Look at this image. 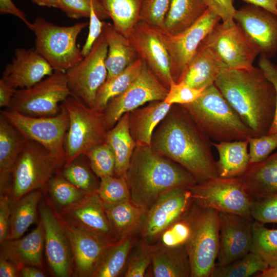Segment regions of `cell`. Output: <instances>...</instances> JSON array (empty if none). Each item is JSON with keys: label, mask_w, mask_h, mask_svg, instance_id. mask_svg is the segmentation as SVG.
Wrapping results in <instances>:
<instances>
[{"label": "cell", "mask_w": 277, "mask_h": 277, "mask_svg": "<svg viewBox=\"0 0 277 277\" xmlns=\"http://www.w3.org/2000/svg\"><path fill=\"white\" fill-rule=\"evenodd\" d=\"M65 163L64 160L56 156L41 144L28 140L13 168L10 190L11 202L47 185Z\"/></svg>", "instance_id": "obj_8"}, {"label": "cell", "mask_w": 277, "mask_h": 277, "mask_svg": "<svg viewBox=\"0 0 277 277\" xmlns=\"http://www.w3.org/2000/svg\"><path fill=\"white\" fill-rule=\"evenodd\" d=\"M106 141L111 146L115 154L114 175L125 176L136 146L129 130L128 113L124 114L114 127L107 131Z\"/></svg>", "instance_id": "obj_34"}, {"label": "cell", "mask_w": 277, "mask_h": 277, "mask_svg": "<svg viewBox=\"0 0 277 277\" xmlns=\"http://www.w3.org/2000/svg\"><path fill=\"white\" fill-rule=\"evenodd\" d=\"M0 13L11 14L19 18L31 30L32 23L29 22L25 14L17 8L11 0H0Z\"/></svg>", "instance_id": "obj_56"}, {"label": "cell", "mask_w": 277, "mask_h": 277, "mask_svg": "<svg viewBox=\"0 0 277 277\" xmlns=\"http://www.w3.org/2000/svg\"><path fill=\"white\" fill-rule=\"evenodd\" d=\"M143 65V61L138 58L118 74L107 79L96 93L93 108L103 112L111 99L131 85L140 73Z\"/></svg>", "instance_id": "obj_37"}, {"label": "cell", "mask_w": 277, "mask_h": 277, "mask_svg": "<svg viewBox=\"0 0 277 277\" xmlns=\"http://www.w3.org/2000/svg\"><path fill=\"white\" fill-rule=\"evenodd\" d=\"M170 2V0H144L140 21L161 29Z\"/></svg>", "instance_id": "obj_48"}, {"label": "cell", "mask_w": 277, "mask_h": 277, "mask_svg": "<svg viewBox=\"0 0 277 277\" xmlns=\"http://www.w3.org/2000/svg\"><path fill=\"white\" fill-rule=\"evenodd\" d=\"M28 141L2 115H0L1 193L9 192L14 164Z\"/></svg>", "instance_id": "obj_25"}, {"label": "cell", "mask_w": 277, "mask_h": 277, "mask_svg": "<svg viewBox=\"0 0 277 277\" xmlns=\"http://www.w3.org/2000/svg\"><path fill=\"white\" fill-rule=\"evenodd\" d=\"M275 2V4H276V5L277 6V0H274Z\"/></svg>", "instance_id": "obj_63"}, {"label": "cell", "mask_w": 277, "mask_h": 277, "mask_svg": "<svg viewBox=\"0 0 277 277\" xmlns=\"http://www.w3.org/2000/svg\"><path fill=\"white\" fill-rule=\"evenodd\" d=\"M234 21L261 54L270 58L277 52V16L254 5L236 10Z\"/></svg>", "instance_id": "obj_18"}, {"label": "cell", "mask_w": 277, "mask_h": 277, "mask_svg": "<svg viewBox=\"0 0 277 277\" xmlns=\"http://www.w3.org/2000/svg\"><path fill=\"white\" fill-rule=\"evenodd\" d=\"M17 89L7 83L4 80H0V107L8 108L12 99Z\"/></svg>", "instance_id": "obj_57"}, {"label": "cell", "mask_w": 277, "mask_h": 277, "mask_svg": "<svg viewBox=\"0 0 277 277\" xmlns=\"http://www.w3.org/2000/svg\"><path fill=\"white\" fill-rule=\"evenodd\" d=\"M259 67L263 71L266 77L272 84L276 93L275 111L271 127L268 134H277V65L269 58L261 54L258 62Z\"/></svg>", "instance_id": "obj_52"}, {"label": "cell", "mask_w": 277, "mask_h": 277, "mask_svg": "<svg viewBox=\"0 0 277 277\" xmlns=\"http://www.w3.org/2000/svg\"><path fill=\"white\" fill-rule=\"evenodd\" d=\"M125 177L131 200L146 210L167 191L190 188L198 183L178 163L141 145L135 148Z\"/></svg>", "instance_id": "obj_3"}, {"label": "cell", "mask_w": 277, "mask_h": 277, "mask_svg": "<svg viewBox=\"0 0 277 277\" xmlns=\"http://www.w3.org/2000/svg\"><path fill=\"white\" fill-rule=\"evenodd\" d=\"M41 196V192L36 190L11 202L8 239L22 237L29 227L36 221L37 207Z\"/></svg>", "instance_id": "obj_35"}, {"label": "cell", "mask_w": 277, "mask_h": 277, "mask_svg": "<svg viewBox=\"0 0 277 277\" xmlns=\"http://www.w3.org/2000/svg\"><path fill=\"white\" fill-rule=\"evenodd\" d=\"M268 267L258 255L250 252L226 265L215 266L210 277H248L263 271Z\"/></svg>", "instance_id": "obj_40"}, {"label": "cell", "mask_w": 277, "mask_h": 277, "mask_svg": "<svg viewBox=\"0 0 277 277\" xmlns=\"http://www.w3.org/2000/svg\"><path fill=\"white\" fill-rule=\"evenodd\" d=\"M108 45L103 33L89 53L65 73L71 95L93 107L96 93L106 81Z\"/></svg>", "instance_id": "obj_12"}, {"label": "cell", "mask_w": 277, "mask_h": 277, "mask_svg": "<svg viewBox=\"0 0 277 277\" xmlns=\"http://www.w3.org/2000/svg\"><path fill=\"white\" fill-rule=\"evenodd\" d=\"M256 277H277V266H268L263 271L255 275Z\"/></svg>", "instance_id": "obj_61"}, {"label": "cell", "mask_w": 277, "mask_h": 277, "mask_svg": "<svg viewBox=\"0 0 277 277\" xmlns=\"http://www.w3.org/2000/svg\"><path fill=\"white\" fill-rule=\"evenodd\" d=\"M225 68H227L225 64L202 43L179 82L193 88L204 89L214 84L219 74Z\"/></svg>", "instance_id": "obj_29"}, {"label": "cell", "mask_w": 277, "mask_h": 277, "mask_svg": "<svg viewBox=\"0 0 277 277\" xmlns=\"http://www.w3.org/2000/svg\"><path fill=\"white\" fill-rule=\"evenodd\" d=\"M250 212L254 221L277 224V192L251 200Z\"/></svg>", "instance_id": "obj_46"}, {"label": "cell", "mask_w": 277, "mask_h": 277, "mask_svg": "<svg viewBox=\"0 0 277 277\" xmlns=\"http://www.w3.org/2000/svg\"><path fill=\"white\" fill-rule=\"evenodd\" d=\"M208 8L204 0H170L160 30L168 35L180 33L194 24Z\"/></svg>", "instance_id": "obj_32"}, {"label": "cell", "mask_w": 277, "mask_h": 277, "mask_svg": "<svg viewBox=\"0 0 277 277\" xmlns=\"http://www.w3.org/2000/svg\"><path fill=\"white\" fill-rule=\"evenodd\" d=\"M212 142L184 108L172 105L155 129L150 148L183 166L200 183L218 176Z\"/></svg>", "instance_id": "obj_1"}, {"label": "cell", "mask_w": 277, "mask_h": 277, "mask_svg": "<svg viewBox=\"0 0 277 277\" xmlns=\"http://www.w3.org/2000/svg\"><path fill=\"white\" fill-rule=\"evenodd\" d=\"M189 188L171 189L161 195L148 209L142 225V234L153 240L187 214L193 203Z\"/></svg>", "instance_id": "obj_16"}, {"label": "cell", "mask_w": 277, "mask_h": 277, "mask_svg": "<svg viewBox=\"0 0 277 277\" xmlns=\"http://www.w3.org/2000/svg\"><path fill=\"white\" fill-rule=\"evenodd\" d=\"M104 207L116 241L132 235L142 225L147 211L131 200Z\"/></svg>", "instance_id": "obj_33"}, {"label": "cell", "mask_w": 277, "mask_h": 277, "mask_svg": "<svg viewBox=\"0 0 277 277\" xmlns=\"http://www.w3.org/2000/svg\"><path fill=\"white\" fill-rule=\"evenodd\" d=\"M209 8L214 12L222 22L230 25L235 22L234 16L236 11L233 0H204Z\"/></svg>", "instance_id": "obj_53"}, {"label": "cell", "mask_w": 277, "mask_h": 277, "mask_svg": "<svg viewBox=\"0 0 277 277\" xmlns=\"http://www.w3.org/2000/svg\"><path fill=\"white\" fill-rule=\"evenodd\" d=\"M47 184L51 197L61 211L75 205L89 194L77 188L62 174L53 175Z\"/></svg>", "instance_id": "obj_41"}, {"label": "cell", "mask_w": 277, "mask_h": 277, "mask_svg": "<svg viewBox=\"0 0 277 277\" xmlns=\"http://www.w3.org/2000/svg\"><path fill=\"white\" fill-rule=\"evenodd\" d=\"M151 263L150 246L145 245L134 256L128 264L126 277H143Z\"/></svg>", "instance_id": "obj_51"}, {"label": "cell", "mask_w": 277, "mask_h": 277, "mask_svg": "<svg viewBox=\"0 0 277 277\" xmlns=\"http://www.w3.org/2000/svg\"><path fill=\"white\" fill-rule=\"evenodd\" d=\"M19 275L17 266L8 260L0 258V276L16 277Z\"/></svg>", "instance_id": "obj_58"}, {"label": "cell", "mask_w": 277, "mask_h": 277, "mask_svg": "<svg viewBox=\"0 0 277 277\" xmlns=\"http://www.w3.org/2000/svg\"><path fill=\"white\" fill-rule=\"evenodd\" d=\"M60 219L69 241L73 271L78 276L92 277L102 255L111 244L94 233Z\"/></svg>", "instance_id": "obj_21"}, {"label": "cell", "mask_w": 277, "mask_h": 277, "mask_svg": "<svg viewBox=\"0 0 277 277\" xmlns=\"http://www.w3.org/2000/svg\"><path fill=\"white\" fill-rule=\"evenodd\" d=\"M70 95L65 72L56 71L31 87L17 89L8 109L30 116H52Z\"/></svg>", "instance_id": "obj_9"}, {"label": "cell", "mask_w": 277, "mask_h": 277, "mask_svg": "<svg viewBox=\"0 0 277 277\" xmlns=\"http://www.w3.org/2000/svg\"><path fill=\"white\" fill-rule=\"evenodd\" d=\"M190 233L185 244L191 277H210L219 248V212L193 202L185 216Z\"/></svg>", "instance_id": "obj_5"}, {"label": "cell", "mask_w": 277, "mask_h": 277, "mask_svg": "<svg viewBox=\"0 0 277 277\" xmlns=\"http://www.w3.org/2000/svg\"><path fill=\"white\" fill-rule=\"evenodd\" d=\"M248 4L262 8L277 16V6L274 0H243Z\"/></svg>", "instance_id": "obj_59"}, {"label": "cell", "mask_w": 277, "mask_h": 277, "mask_svg": "<svg viewBox=\"0 0 277 277\" xmlns=\"http://www.w3.org/2000/svg\"><path fill=\"white\" fill-rule=\"evenodd\" d=\"M35 49L17 48L11 63L6 66L2 78L16 89L28 88L54 72Z\"/></svg>", "instance_id": "obj_23"}, {"label": "cell", "mask_w": 277, "mask_h": 277, "mask_svg": "<svg viewBox=\"0 0 277 277\" xmlns=\"http://www.w3.org/2000/svg\"><path fill=\"white\" fill-rule=\"evenodd\" d=\"M181 106L214 142L247 140L253 136L214 84L206 87L193 102Z\"/></svg>", "instance_id": "obj_4"}, {"label": "cell", "mask_w": 277, "mask_h": 277, "mask_svg": "<svg viewBox=\"0 0 277 277\" xmlns=\"http://www.w3.org/2000/svg\"><path fill=\"white\" fill-rule=\"evenodd\" d=\"M77 159L69 165L64 166L62 175L83 191L88 194L95 192L100 184V182L96 180V175L91 168H89L87 165Z\"/></svg>", "instance_id": "obj_43"}, {"label": "cell", "mask_w": 277, "mask_h": 277, "mask_svg": "<svg viewBox=\"0 0 277 277\" xmlns=\"http://www.w3.org/2000/svg\"><path fill=\"white\" fill-rule=\"evenodd\" d=\"M96 192L105 206L131 200L130 189L125 176L112 175L101 178Z\"/></svg>", "instance_id": "obj_42"}, {"label": "cell", "mask_w": 277, "mask_h": 277, "mask_svg": "<svg viewBox=\"0 0 277 277\" xmlns=\"http://www.w3.org/2000/svg\"><path fill=\"white\" fill-rule=\"evenodd\" d=\"M190 233V225L185 216L173 223L161 233L160 236L162 244L169 247L184 245L189 238Z\"/></svg>", "instance_id": "obj_50"}, {"label": "cell", "mask_w": 277, "mask_h": 277, "mask_svg": "<svg viewBox=\"0 0 277 277\" xmlns=\"http://www.w3.org/2000/svg\"><path fill=\"white\" fill-rule=\"evenodd\" d=\"M62 104L69 116V127L64 141L65 163L70 164L93 147L106 142L103 113L70 95Z\"/></svg>", "instance_id": "obj_7"}, {"label": "cell", "mask_w": 277, "mask_h": 277, "mask_svg": "<svg viewBox=\"0 0 277 277\" xmlns=\"http://www.w3.org/2000/svg\"><path fill=\"white\" fill-rule=\"evenodd\" d=\"M1 244V256L15 264L19 269L25 266L41 267L45 249L44 230L41 221L26 236L8 239Z\"/></svg>", "instance_id": "obj_24"}, {"label": "cell", "mask_w": 277, "mask_h": 277, "mask_svg": "<svg viewBox=\"0 0 277 277\" xmlns=\"http://www.w3.org/2000/svg\"><path fill=\"white\" fill-rule=\"evenodd\" d=\"M128 38L138 57L169 89L174 81L169 54L160 29L140 21Z\"/></svg>", "instance_id": "obj_17"}, {"label": "cell", "mask_w": 277, "mask_h": 277, "mask_svg": "<svg viewBox=\"0 0 277 277\" xmlns=\"http://www.w3.org/2000/svg\"><path fill=\"white\" fill-rule=\"evenodd\" d=\"M133 245L132 235L108 247L102 255L92 277H115L123 269Z\"/></svg>", "instance_id": "obj_38"}, {"label": "cell", "mask_w": 277, "mask_h": 277, "mask_svg": "<svg viewBox=\"0 0 277 277\" xmlns=\"http://www.w3.org/2000/svg\"><path fill=\"white\" fill-rule=\"evenodd\" d=\"M251 200L277 192V149L239 177Z\"/></svg>", "instance_id": "obj_27"}, {"label": "cell", "mask_w": 277, "mask_h": 277, "mask_svg": "<svg viewBox=\"0 0 277 277\" xmlns=\"http://www.w3.org/2000/svg\"><path fill=\"white\" fill-rule=\"evenodd\" d=\"M57 1L58 8L71 18H89L93 8H94L96 14L101 19L109 18L98 0Z\"/></svg>", "instance_id": "obj_45"}, {"label": "cell", "mask_w": 277, "mask_h": 277, "mask_svg": "<svg viewBox=\"0 0 277 277\" xmlns=\"http://www.w3.org/2000/svg\"><path fill=\"white\" fill-rule=\"evenodd\" d=\"M202 43L230 69L251 68L260 54L235 22L230 25L217 23Z\"/></svg>", "instance_id": "obj_14"}, {"label": "cell", "mask_w": 277, "mask_h": 277, "mask_svg": "<svg viewBox=\"0 0 277 277\" xmlns=\"http://www.w3.org/2000/svg\"><path fill=\"white\" fill-rule=\"evenodd\" d=\"M221 20L214 12L208 8L200 19L186 30L175 35L162 32L169 54L171 73L174 82L180 81L201 43Z\"/></svg>", "instance_id": "obj_15"}, {"label": "cell", "mask_w": 277, "mask_h": 277, "mask_svg": "<svg viewBox=\"0 0 277 277\" xmlns=\"http://www.w3.org/2000/svg\"><path fill=\"white\" fill-rule=\"evenodd\" d=\"M32 2L39 6L58 8L57 0H31Z\"/></svg>", "instance_id": "obj_62"}, {"label": "cell", "mask_w": 277, "mask_h": 277, "mask_svg": "<svg viewBox=\"0 0 277 277\" xmlns=\"http://www.w3.org/2000/svg\"><path fill=\"white\" fill-rule=\"evenodd\" d=\"M88 25V22H82L61 26L37 17L32 23V31L35 36L34 49L54 71L66 72L84 58L76 41Z\"/></svg>", "instance_id": "obj_6"}, {"label": "cell", "mask_w": 277, "mask_h": 277, "mask_svg": "<svg viewBox=\"0 0 277 277\" xmlns=\"http://www.w3.org/2000/svg\"><path fill=\"white\" fill-rule=\"evenodd\" d=\"M103 33L108 45L106 66L107 79H109L121 72L139 57L129 38L119 32L112 23L105 22Z\"/></svg>", "instance_id": "obj_30"}, {"label": "cell", "mask_w": 277, "mask_h": 277, "mask_svg": "<svg viewBox=\"0 0 277 277\" xmlns=\"http://www.w3.org/2000/svg\"><path fill=\"white\" fill-rule=\"evenodd\" d=\"M250 252L258 255L268 266H277V229H269L253 221Z\"/></svg>", "instance_id": "obj_39"}, {"label": "cell", "mask_w": 277, "mask_h": 277, "mask_svg": "<svg viewBox=\"0 0 277 277\" xmlns=\"http://www.w3.org/2000/svg\"><path fill=\"white\" fill-rule=\"evenodd\" d=\"M204 89H197L190 87L182 82H173L164 101L171 105L190 104L201 95Z\"/></svg>", "instance_id": "obj_49"}, {"label": "cell", "mask_w": 277, "mask_h": 277, "mask_svg": "<svg viewBox=\"0 0 277 277\" xmlns=\"http://www.w3.org/2000/svg\"><path fill=\"white\" fill-rule=\"evenodd\" d=\"M168 89L165 87L143 62L135 79L123 93L111 99L103 112L107 131L111 129L125 113L146 103L164 101Z\"/></svg>", "instance_id": "obj_13"}, {"label": "cell", "mask_w": 277, "mask_h": 277, "mask_svg": "<svg viewBox=\"0 0 277 277\" xmlns=\"http://www.w3.org/2000/svg\"><path fill=\"white\" fill-rule=\"evenodd\" d=\"M172 106L164 101H154L128 112L129 130L136 145L150 146L155 129Z\"/></svg>", "instance_id": "obj_26"}, {"label": "cell", "mask_w": 277, "mask_h": 277, "mask_svg": "<svg viewBox=\"0 0 277 277\" xmlns=\"http://www.w3.org/2000/svg\"><path fill=\"white\" fill-rule=\"evenodd\" d=\"M57 215L66 222L94 233L109 244L117 242L104 204L96 192L88 194L79 203Z\"/></svg>", "instance_id": "obj_22"}, {"label": "cell", "mask_w": 277, "mask_h": 277, "mask_svg": "<svg viewBox=\"0 0 277 277\" xmlns=\"http://www.w3.org/2000/svg\"><path fill=\"white\" fill-rule=\"evenodd\" d=\"M248 145V139L212 142L219 154L216 161L218 176L239 177L245 172L249 165Z\"/></svg>", "instance_id": "obj_31"}, {"label": "cell", "mask_w": 277, "mask_h": 277, "mask_svg": "<svg viewBox=\"0 0 277 277\" xmlns=\"http://www.w3.org/2000/svg\"><path fill=\"white\" fill-rule=\"evenodd\" d=\"M114 28L128 37L140 21L144 0H98Z\"/></svg>", "instance_id": "obj_36"}, {"label": "cell", "mask_w": 277, "mask_h": 277, "mask_svg": "<svg viewBox=\"0 0 277 277\" xmlns=\"http://www.w3.org/2000/svg\"><path fill=\"white\" fill-rule=\"evenodd\" d=\"M84 155L100 179L114 175L115 157L111 146L106 141L88 150Z\"/></svg>", "instance_id": "obj_44"}, {"label": "cell", "mask_w": 277, "mask_h": 277, "mask_svg": "<svg viewBox=\"0 0 277 277\" xmlns=\"http://www.w3.org/2000/svg\"><path fill=\"white\" fill-rule=\"evenodd\" d=\"M214 84L253 136L268 133L274 117L276 93L259 67L247 69L225 68Z\"/></svg>", "instance_id": "obj_2"}, {"label": "cell", "mask_w": 277, "mask_h": 277, "mask_svg": "<svg viewBox=\"0 0 277 277\" xmlns=\"http://www.w3.org/2000/svg\"><path fill=\"white\" fill-rule=\"evenodd\" d=\"M1 114L27 139L41 144L65 161L64 141L69 121L67 111L62 103L60 112L52 116H30L8 109L2 110Z\"/></svg>", "instance_id": "obj_11"}, {"label": "cell", "mask_w": 277, "mask_h": 277, "mask_svg": "<svg viewBox=\"0 0 277 277\" xmlns=\"http://www.w3.org/2000/svg\"><path fill=\"white\" fill-rule=\"evenodd\" d=\"M249 164L260 162L277 149V134H266L248 138Z\"/></svg>", "instance_id": "obj_47"}, {"label": "cell", "mask_w": 277, "mask_h": 277, "mask_svg": "<svg viewBox=\"0 0 277 277\" xmlns=\"http://www.w3.org/2000/svg\"><path fill=\"white\" fill-rule=\"evenodd\" d=\"M219 248L215 266L226 265L251 251L252 223L243 216L219 212Z\"/></svg>", "instance_id": "obj_19"}, {"label": "cell", "mask_w": 277, "mask_h": 277, "mask_svg": "<svg viewBox=\"0 0 277 277\" xmlns=\"http://www.w3.org/2000/svg\"><path fill=\"white\" fill-rule=\"evenodd\" d=\"M9 193H1L0 243L9 239L11 212V200Z\"/></svg>", "instance_id": "obj_55"}, {"label": "cell", "mask_w": 277, "mask_h": 277, "mask_svg": "<svg viewBox=\"0 0 277 277\" xmlns=\"http://www.w3.org/2000/svg\"><path fill=\"white\" fill-rule=\"evenodd\" d=\"M189 189L197 205L254 221L250 212L251 199L239 177L217 176L197 183Z\"/></svg>", "instance_id": "obj_10"}, {"label": "cell", "mask_w": 277, "mask_h": 277, "mask_svg": "<svg viewBox=\"0 0 277 277\" xmlns=\"http://www.w3.org/2000/svg\"><path fill=\"white\" fill-rule=\"evenodd\" d=\"M104 22L97 15L93 8L89 17L88 34L81 49L84 57L89 53L94 44L102 33Z\"/></svg>", "instance_id": "obj_54"}, {"label": "cell", "mask_w": 277, "mask_h": 277, "mask_svg": "<svg viewBox=\"0 0 277 277\" xmlns=\"http://www.w3.org/2000/svg\"><path fill=\"white\" fill-rule=\"evenodd\" d=\"M152 275L155 277H189L191 267L185 244L150 246Z\"/></svg>", "instance_id": "obj_28"}, {"label": "cell", "mask_w": 277, "mask_h": 277, "mask_svg": "<svg viewBox=\"0 0 277 277\" xmlns=\"http://www.w3.org/2000/svg\"><path fill=\"white\" fill-rule=\"evenodd\" d=\"M19 275L23 277H45V274L38 267L25 266L19 269Z\"/></svg>", "instance_id": "obj_60"}, {"label": "cell", "mask_w": 277, "mask_h": 277, "mask_svg": "<svg viewBox=\"0 0 277 277\" xmlns=\"http://www.w3.org/2000/svg\"><path fill=\"white\" fill-rule=\"evenodd\" d=\"M45 235V251L50 267L58 277H68L72 273V255L69 240L57 215L50 207L39 208Z\"/></svg>", "instance_id": "obj_20"}]
</instances>
